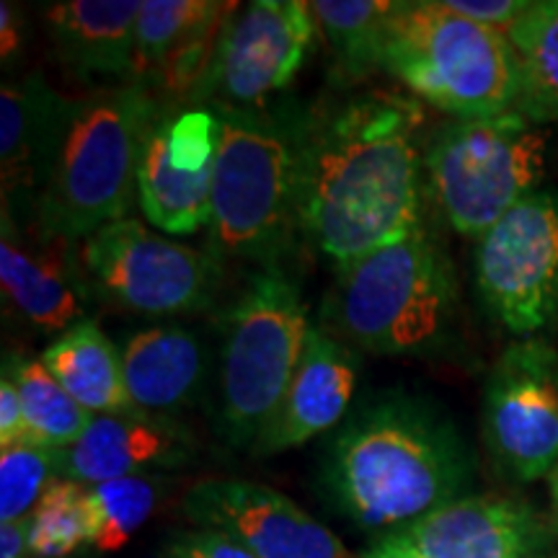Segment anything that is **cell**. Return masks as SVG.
I'll return each instance as SVG.
<instances>
[{"label": "cell", "mask_w": 558, "mask_h": 558, "mask_svg": "<svg viewBox=\"0 0 558 558\" xmlns=\"http://www.w3.org/2000/svg\"><path fill=\"white\" fill-rule=\"evenodd\" d=\"M422 109L369 90L305 111L298 228L344 269L422 226Z\"/></svg>", "instance_id": "1"}, {"label": "cell", "mask_w": 558, "mask_h": 558, "mask_svg": "<svg viewBox=\"0 0 558 558\" xmlns=\"http://www.w3.org/2000/svg\"><path fill=\"white\" fill-rule=\"evenodd\" d=\"M476 456L437 403L411 393L369 401L320 460V492L333 512L386 535L469 497Z\"/></svg>", "instance_id": "2"}, {"label": "cell", "mask_w": 558, "mask_h": 558, "mask_svg": "<svg viewBox=\"0 0 558 558\" xmlns=\"http://www.w3.org/2000/svg\"><path fill=\"white\" fill-rule=\"evenodd\" d=\"M160 114L156 96L135 83L68 99L32 205L34 228L52 239L86 241L128 218L140 160Z\"/></svg>", "instance_id": "3"}, {"label": "cell", "mask_w": 558, "mask_h": 558, "mask_svg": "<svg viewBox=\"0 0 558 558\" xmlns=\"http://www.w3.org/2000/svg\"><path fill=\"white\" fill-rule=\"evenodd\" d=\"M458 277L424 222L365 259L337 269L326 331L369 354H432L458 326Z\"/></svg>", "instance_id": "4"}, {"label": "cell", "mask_w": 558, "mask_h": 558, "mask_svg": "<svg viewBox=\"0 0 558 558\" xmlns=\"http://www.w3.org/2000/svg\"><path fill=\"white\" fill-rule=\"evenodd\" d=\"M220 150L213 171L209 248L215 259L277 267L298 228V150L303 114L213 107Z\"/></svg>", "instance_id": "5"}, {"label": "cell", "mask_w": 558, "mask_h": 558, "mask_svg": "<svg viewBox=\"0 0 558 558\" xmlns=\"http://www.w3.org/2000/svg\"><path fill=\"white\" fill-rule=\"evenodd\" d=\"M380 68L456 120L505 114L520 96L518 54L507 34L458 16L442 0L396 3Z\"/></svg>", "instance_id": "6"}, {"label": "cell", "mask_w": 558, "mask_h": 558, "mask_svg": "<svg viewBox=\"0 0 558 558\" xmlns=\"http://www.w3.org/2000/svg\"><path fill=\"white\" fill-rule=\"evenodd\" d=\"M308 308L279 267L259 269L222 318L218 362L220 435L254 448L282 401L308 341Z\"/></svg>", "instance_id": "7"}, {"label": "cell", "mask_w": 558, "mask_h": 558, "mask_svg": "<svg viewBox=\"0 0 558 558\" xmlns=\"http://www.w3.org/2000/svg\"><path fill=\"white\" fill-rule=\"evenodd\" d=\"M548 140L520 111L452 120L424 145L429 192L445 220L465 239H481L514 205L538 192Z\"/></svg>", "instance_id": "8"}, {"label": "cell", "mask_w": 558, "mask_h": 558, "mask_svg": "<svg viewBox=\"0 0 558 558\" xmlns=\"http://www.w3.org/2000/svg\"><path fill=\"white\" fill-rule=\"evenodd\" d=\"M81 264L96 295L143 316L207 308L220 284L213 251L166 239L137 218L114 220L88 235Z\"/></svg>", "instance_id": "9"}, {"label": "cell", "mask_w": 558, "mask_h": 558, "mask_svg": "<svg viewBox=\"0 0 558 558\" xmlns=\"http://www.w3.org/2000/svg\"><path fill=\"white\" fill-rule=\"evenodd\" d=\"M476 290L499 326L520 339L558 324V192L538 190L476 243Z\"/></svg>", "instance_id": "10"}, {"label": "cell", "mask_w": 558, "mask_h": 558, "mask_svg": "<svg viewBox=\"0 0 558 558\" xmlns=\"http://www.w3.org/2000/svg\"><path fill=\"white\" fill-rule=\"evenodd\" d=\"M481 432L501 476L530 484L558 463V349L512 341L486 378Z\"/></svg>", "instance_id": "11"}, {"label": "cell", "mask_w": 558, "mask_h": 558, "mask_svg": "<svg viewBox=\"0 0 558 558\" xmlns=\"http://www.w3.org/2000/svg\"><path fill=\"white\" fill-rule=\"evenodd\" d=\"M316 21L308 3L256 0L235 11L222 29L218 52L194 104L230 109H262L308 60Z\"/></svg>", "instance_id": "12"}, {"label": "cell", "mask_w": 558, "mask_h": 558, "mask_svg": "<svg viewBox=\"0 0 558 558\" xmlns=\"http://www.w3.org/2000/svg\"><path fill=\"white\" fill-rule=\"evenodd\" d=\"M362 558H554V527L525 499L469 494L378 535Z\"/></svg>", "instance_id": "13"}, {"label": "cell", "mask_w": 558, "mask_h": 558, "mask_svg": "<svg viewBox=\"0 0 558 558\" xmlns=\"http://www.w3.org/2000/svg\"><path fill=\"white\" fill-rule=\"evenodd\" d=\"M197 527L220 530L256 558H362L277 488L243 478H205L181 501Z\"/></svg>", "instance_id": "14"}, {"label": "cell", "mask_w": 558, "mask_h": 558, "mask_svg": "<svg viewBox=\"0 0 558 558\" xmlns=\"http://www.w3.org/2000/svg\"><path fill=\"white\" fill-rule=\"evenodd\" d=\"M357 375V349L331 331L311 326L295 375L251 452L279 456L337 427L352 403Z\"/></svg>", "instance_id": "15"}, {"label": "cell", "mask_w": 558, "mask_h": 558, "mask_svg": "<svg viewBox=\"0 0 558 558\" xmlns=\"http://www.w3.org/2000/svg\"><path fill=\"white\" fill-rule=\"evenodd\" d=\"M86 269L75 259V241L41 235L24 239L3 213L0 282L19 316L39 331H68L86 318Z\"/></svg>", "instance_id": "16"}, {"label": "cell", "mask_w": 558, "mask_h": 558, "mask_svg": "<svg viewBox=\"0 0 558 558\" xmlns=\"http://www.w3.org/2000/svg\"><path fill=\"white\" fill-rule=\"evenodd\" d=\"M192 458V439L150 414L94 416L78 442L60 450L62 478L96 486L104 481L181 469Z\"/></svg>", "instance_id": "17"}, {"label": "cell", "mask_w": 558, "mask_h": 558, "mask_svg": "<svg viewBox=\"0 0 558 558\" xmlns=\"http://www.w3.org/2000/svg\"><path fill=\"white\" fill-rule=\"evenodd\" d=\"M124 386L143 414L169 416L192 407L207 378L199 337L184 326H148L120 347Z\"/></svg>", "instance_id": "18"}, {"label": "cell", "mask_w": 558, "mask_h": 558, "mask_svg": "<svg viewBox=\"0 0 558 558\" xmlns=\"http://www.w3.org/2000/svg\"><path fill=\"white\" fill-rule=\"evenodd\" d=\"M137 0H68L45 11L52 47L75 78H130Z\"/></svg>", "instance_id": "19"}, {"label": "cell", "mask_w": 558, "mask_h": 558, "mask_svg": "<svg viewBox=\"0 0 558 558\" xmlns=\"http://www.w3.org/2000/svg\"><path fill=\"white\" fill-rule=\"evenodd\" d=\"M68 99L54 94L39 73L5 83L0 90V171H3V205L37 199L47 160L60 128Z\"/></svg>", "instance_id": "20"}, {"label": "cell", "mask_w": 558, "mask_h": 558, "mask_svg": "<svg viewBox=\"0 0 558 558\" xmlns=\"http://www.w3.org/2000/svg\"><path fill=\"white\" fill-rule=\"evenodd\" d=\"M41 365L62 383L81 407L96 416L143 414L132 403L124 386L122 352L96 320L83 318L81 324L62 331L41 352Z\"/></svg>", "instance_id": "21"}, {"label": "cell", "mask_w": 558, "mask_h": 558, "mask_svg": "<svg viewBox=\"0 0 558 558\" xmlns=\"http://www.w3.org/2000/svg\"><path fill=\"white\" fill-rule=\"evenodd\" d=\"M215 171V169H213ZM213 171L181 173L166 150L163 114L153 128L137 173V202L148 222L171 235H194L213 218Z\"/></svg>", "instance_id": "22"}, {"label": "cell", "mask_w": 558, "mask_h": 558, "mask_svg": "<svg viewBox=\"0 0 558 558\" xmlns=\"http://www.w3.org/2000/svg\"><path fill=\"white\" fill-rule=\"evenodd\" d=\"M311 16L331 52V73L341 86H354L380 68L386 26L396 3L390 0H313Z\"/></svg>", "instance_id": "23"}, {"label": "cell", "mask_w": 558, "mask_h": 558, "mask_svg": "<svg viewBox=\"0 0 558 558\" xmlns=\"http://www.w3.org/2000/svg\"><path fill=\"white\" fill-rule=\"evenodd\" d=\"M507 37L520 65L514 111L538 128L558 120V0H533Z\"/></svg>", "instance_id": "24"}, {"label": "cell", "mask_w": 558, "mask_h": 558, "mask_svg": "<svg viewBox=\"0 0 558 558\" xmlns=\"http://www.w3.org/2000/svg\"><path fill=\"white\" fill-rule=\"evenodd\" d=\"M5 367L16 380L21 407H24L26 435L32 442L52 450H68L78 442L96 414L81 407L62 383L41 365V360L5 357Z\"/></svg>", "instance_id": "25"}, {"label": "cell", "mask_w": 558, "mask_h": 558, "mask_svg": "<svg viewBox=\"0 0 558 558\" xmlns=\"http://www.w3.org/2000/svg\"><path fill=\"white\" fill-rule=\"evenodd\" d=\"M34 558H68L94 538V509L88 486L58 478L37 501L29 518Z\"/></svg>", "instance_id": "26"}, {"label": "cell", "mask_w": 558, "mask_h": 558, "mask_svg": "<svg viewBox=\"0 0 558 558\" xmlns=\"http://www.w3.org/2000/svg\"><path fill=\"white\" fill-rule=\"evenodd\" d=\"M156 476H128L88 486L94 509V538L90 548L101 554H117L135 538L137 530L156 512L160 488Z\"/></svg>", "instance_id": "27"}, {"label": "cell", "mask_w": 558, "mask_h": 558, "mask_svg": "<svg viewBox=\"0 0 558 558\" xmlns=\"http://www.w3.org/2000/svg\"><path fill=\"white\" fill-rule=\"evenodd\" d=\"M215 0H145L135 29V62L130 83L150 90L160 68L213 9Z\"/></svg>", "instance_id": "28"}, {"label": "cell", "mask_w": 558, "mask_h": 558, "mask_svg": "<svg viewBox=\"0 0 558 558\" xmlns=\"http://www.w3.org/2000/svg\"><path fill=\"white\" fill-rule=\"evenodd\" d=\"M58 478H62L60 450L32 439L0 448V522L29 518Z\"/></svg>", "instance_id": "29"}, {"label": "cell", "mask_w": 558, "mask_h": 558, "mask_svg": "<svg viewBox=\"0 0 558 558\" xmlns=\"http://www.w3.org/2000/svg\"><path fill=\"white\" fill-rule=\"evenodd\" d=\"M163 135L173 169L181 173L215 169L220 150V117L213 107H190L163 114Z\"/></svg>", "instance_id": "30"}, {"label": "cell", "mask_w": 558, "mask_h": 558, "mask_svg": "<svg viewBox=\"0 0 558 558\" xmlns=\"http://www.w3.org/2000/svg\"><path fill=\"white\" fill-rule=\"evenodd\" d=\"M166 558H256L246 546L220 530L194 527L169 535L163 543Z\"/></svg>", "instance_id": "31"}, {"label": "cell", "mask_w": 558, "mask_h": 558, "mask_svg": "<svg viewBox=\"0 0 558 558\" xmlns=\"http://www.w3.org/2000/svg\"><path fill=\"white\" fill-rule=\"evenodd\" d=\"M458 16L473 21V24L488 26V29L509 32L530 9L533 0H442Z\"/></svg>", "instance_id": "32"}, {"label": "cell", "mask_w": 558, "mask_h": 558, "mask_svg": "<svg viewBox=\"0 0 558 558\" xmlns=\"http://www.w3.org/2000/svg\"><path fill=\"white\" fill-rule=\"evenodd\" d=\"M26 418L21 396L13 380L11 369L3 365V378H0V448H11L16 442H26Z\"/></svg>", "instance_id": "33"}, {"label": "cell", "mask_w": 558, "mask_h": 558, "mask_svg": "<svg viewBox=\"0 0 558 558\" xmlns=\"http://www.w3.org/2000/svg\"><path fill=\"white\" fill-rule=\"evenodd\" d=\"M21 37H24L21 13L16 5L3 0V5H0V58H3V62L16 58L21 50Z\"/></svg>", "instance_id": "34"}, {"label": "cell", "mask_w": 558, "mask_h": 558, "mask_svg": "<svg viewBox=\"0 0 558 558\" xmlns=\"http://www.w3.org/2000/svg\"><path fill=\"white\" fill-rule=\"evenodd\" d=\"M0 558H34L29 546V520L0 522Z\"/></svg>", "instance_id": "35"}, {"label": "cell", "mask_w": 558, "mask_h": 558, "mask_svg": "<svg viewBox=\"0 0 558 558\" xmlns=\"http://www.w3.org/2000/svg\"><path fill=\"white\" fill-rule=\"evenodd\" d=\"M548 486H550V505H554V520L558 525V463H556V469L550 471Z\"/></svg>", "instance_id": "36"}]
</instances>
